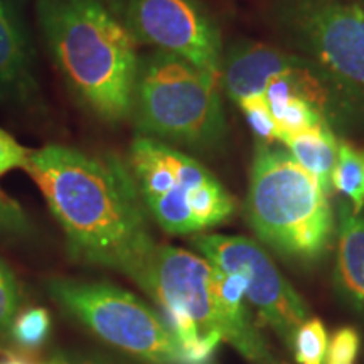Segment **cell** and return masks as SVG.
<instances>
[{
	"mask_svg": "<svg viewBox=\"0 0 364 364\" xmlns=\"http://www.w3.org/2000/svg\"><path fill=\"white\" fill-rule=\"evenodd\" d=\"M24 171L43 193L76 260L139 282L157 243L129 164L53 144L31 152Z\"/></svg>",
	"mask_w": 364,
	"mask_h": 364,
	"instance_id": "cell-1",
	"label": "cell"
},
{
	"mask_svg": "<svg viewBox=\"0 0 364 364\" xmlns=\"http://www.w3.org/2000/svg\"><path fill=\"white\" fill-rule=\"evenodd\" d=\"M136 285L162 309L188 364H215L223 341L252 364H285L250 318L240 277L204 257L157 245Z\"/></svg>",
	"mask_w": 364,
	"mask_h": 364,
	"instance_id": "cell-2",
	"label": "cell"
},
{
	"mask_svg": "<svg viewBox=\"0 0 364 364\" xmlns=\"http://www.w3.org/2000/svg\"><path fill=\"white\" fill-rule=\"evenodd\" d=\"M38 19L80 102L108 124L130 118L140 58L113 0H38Z\"/></svg>",
	"mask_w": 364,
	"mask_h": 364,
	"instance_id": "cell-3",
	"label": "cell"
},
{
	"mask_svg": "<svg viewBox=\"0 0 364 364\" xmlns=\"http://www.w3.org/2000/svg\"><path fill=\"white\" fill-rule=\"evenodd\" d=\"M245 211L253 233L285 260L314 265L331 247L334 215L327 193L292 154L262 140Z\"/></svg>",
	"mask_w": 364,
	"mask_h": 364,
	"instance_id": "cell-4",
	"label": "cell"
},
{
	"mask_svg": "<svg viewBox=\"0 0 364 364\" xmlns=\"http://www.w3.org/2000/svg\"><path fill=\"white\" fill-rule=\"evenodd\" d=\"M218 80L176 54L140 58L132 108L140 136L198 152L220 149L228 127Z\"/></svg>",
	"mask_w": 364,
	"mask_h": 364,
	"instance_id": "cell-5",
	"label": "cell"
},
{
	"mask_svg": "<svg viewBox=\"0 0 364 364\" xmlns=\"http://www.w3.org/2000/svg\"><path fill=\"white\" fill-rule=\"evenodd\" d=\"M129 167L145 208L167 233H201L235 215V198L215 174L169 144L139 135Z\"/></svg>",
	"mask_w": 364,
	"mask_h": 364,
	"instance_id": "cell-6",
	"label": "cell"
},
{
	"mask_svg": "<svg viewBox=\"0 0 364 364\" xmlns=\"http://www.w3.org/2000/svg\"><path fill=\"white\" fill-rule=\"evenodd\" d=\"M48 290L97 338L149 364H188L166 318L134 294L105 282L51 279Z\"/></svg>",
	"mask_w": 364,
	"mask_h": 364,
	"instance_id": "cell-7",
	"label": "cell"
},
{
	"mask_svg": "<svg viewBox=\"0 0 364 364\" xmlns=\"http://www.w3.org/2000/svg\"><path fill=\"white\" fill-rule=\"evenodd\" d=\"M221 76L226 93L236 105L265 97L267 85L280 76L295 95L318 108L327 122L351 113V93L358 91L356 83L341 78L316 59L255 43L236 44L223 61Z\"/></svg>",
	"mask_w": 364,
	"mask_h": 364,
	"instance_id": "cell-8",
	"label": "cell"
},
{
	"mask_svg": "<svg viewBox=\"0 0 364 364\" xmlns=\"http://www.w3.org/2000/svg\"><path fill=\"white\" fill-rule=\"evenodd\" d=\"M193 245L216 268L240 277L247 302L292 351L295 334L309 318V307L265 250L243 236L228 235H198Z\"/></svg>",
	"mask_w": 364,
	"mask_h": 364,
	"instance_id": "cell-9",
	"label": "cell"
},
{
	"mask_svg": "<svg viewBox=\"0 0 364 364\" xmlns=\"http://www.w3.org/2000/svg\"><path fill=\"white\" fill-rule=\"evenodd\" d=\"M275 16L300 49L364 86V9L348 0H279Z\"/></svg>",
	"mask_w": 364,
	"mask_h": 364,
	"instance_id": "cell-10",
	"label": "cell"
},
{
	"mask_svg": "<svg viewBox=\"0 0 364 364\" xmlns=\"http://www.w3.org/2000/svg\"><path fill=\"white\" fill-rule=\"evenodd\" d=\"M135 43L176 54L220 78V31L198 0H113Z\"/></svg>",
	"mask_w": 364,
	"mask_h": 364,
	"instance_id": "cell-11",
	"label": "cell"
},
{
	"mask_svg": "<svg viewBox=\"0 0 364 364\" xmlns=\"http://www.w3.org/2000/svg\"><path fill=\"white\" fill-rule=\"evenodd\" d=\"M34 90L29 38L14 7L0 0V93L27 98Z\"/></svg>",
	"mask_w": 364,
	"mask_h": 364,
	"instance_id": "cell-12",
	"label": "cell"
},
{
	"mask_svg": "<svg viewBox=\"0 0 364 364\" xmlns=\"http://www.w3.org/2000/svg\"><path fill=\"white\" fill-rule=\"evenodd\" d=\"M336 282L351 302L364 306V216L341 204Z\"/></svg>",
	"mask_w": 364,
	"mask_h": 364,
	"instance_id": "cell-13",
	"label": "cell"
},
{
	"mask_svg": "<svg viewBox=\"0 0 364 364\" xmlns=\"http://www.w3.org/2000/svg\"><path fill=\"white\" fill-rule=\"evenodd\" d=\"M284 144L295 161L309 174L316 177L321 188L329 194L332 189V174H334L339 154V142L331 125L327 124L318 129L290 135Z\"/></svg>",
	"mask_w": 364,
	"mask_h": 364,
	"instance_id": "cell-14",
	"label": "cell"
},
{
	"mask_svg": "<svg viewBox=\"0 0 364 364\" xmlns=\"http://www.w3.org/2000/svg\"><path fill=\"white\" fill-rule=\"evenodd\" d=\"M265 98L272 115L282 132V144L290 135L302 134L318 127L327 125V118L318 108L294 93L284 78L277 76L265 88Z\"/></svg>",
	"mask_w": 364,
	"mask_h": 364,
	"instance_id": "cell-15",
	"label": "cell"
},
{
	"mask_svg": "<svg viewBox=\"0 0 364 364\" xmlns=\"http://www.w3.org/2000/svg\"><path fill=\"white\" fill-rule=\"evenodd\" d=\"M332 188L351 203L353 213L361 215L364 208V152L341 142L338 162L332 174Z\"/></svg>",
	"mask_w": 364,
	"mask_h": 364,
	"instance_id": "cell-16",
	"label": "cell"
},
{
	"mask_svg": "<svg viewBox=\"0 0 364 364\" xmlns=\"http://www.w3.org/2000/svg\"><path fill=\"white\" fill-rule=\"evenodd\" d=\"M51 327V316L44 307H27L14 317L9 338L24 351H36L49 339Z\"/></svg>",
	"mask_w": 364,
	"mask_h": 364,
	"instance_id": "cell-17",
	"label": "cell"
},
{
	"mask_svg": "<svg viewBox=\"0 0 364 364\" xmlns=\"http://www.w3.org/2000/svg\"><path fill=\"white\" fill-rule=\"evenodd\" d=\"M329 348V338L318 318H307L299 327L294 339V356L300 364H324Z\"/></svg>",
	"mask_w": 364,
	"mask_h": 364,
	"instance_id": "cell-18",
	"label": "cell"
},
{
	"mask_svg": "<svg viewBox=\"0 0 364 364\" xmlns=\"http://www.w3.org/2000/svg\"><path fill=\"white\" fill-rule=\"evenodd\" d=\"M22 292L16 273L0 258V341L9 338L14 317L21 311Z\"/></svg>",
	"mask_w": 364,
	"mask_h": 364,
	"instance_id": "cell-19",
	"label": "cell"
},
{
	"mask_svg": "<svg viewBox=\"0 0 364 364\" xmlns=\"http://www.w3.org/2000/svg\"><path fill=\"white\" fill-rule=\"evenodd\" d=\"M238 107L241 108V112L245 113L250 127H252V130L258 135V139H260L262 142L282 144V132L279 129V125H277L275 118L272 115V110L270 107H268L265 97L245 100V102H241L238 105Z\"/></svg>",
	"mask_w": 364,
	"mask_h": 364,
	"instance_id": "cell-20",
	"label": "cell"
},
{
	"mask_svg": "<svg viewBox=\"0 0 364 364\" xmlns=\"http://www.w3.org/2000/svg\"><path fill=\"white\" fill-rule=\"evenodd\" d=\"M31 233V221L16 201L0 193V236H26Z\"/></svg>",
	"mask_w": 364,
	"mask_h": 364,
	"instance_id": "cell-21",
	"label": "cell"
},
{
	"mask_svg": "<svg viewBox=\"0 0 364 364\" xmlns=\"http://www.w3.org/2000/svg\"><path fill=\"white\" fill-rule=\"evenodd\" d=\"M359 351V334L351 327H344L332 336L327 348L326 364H354Z\"/></svg>",
	"mask_w": 364,
	"mask_h": 364,
	"instance_id": "cell-22",
	"label": "cell"
},
{
	"mask_svg": "<svg viewBox=\"0 0 364 364\" xmlns=\"http://www.w3.org/2000/svg\"><path fill=\"white\" fill-rule=\"evenodd\" d=\"M29 154L11 134L0 129V177L9 171L24 169Z\"/></svg>",
	"mask_w": 364,
	"mask_h": 364,
	"instance_id": "cell-23",
	"label": "cell"
},
{
	"mask_svg": "<svg viewBox=\"0 0 364 364\" xmlns=\"http://www.w3.org/2000/svg\"><path fill=\"white\" fill-rule=\"evenodd\" d=\"M53 364H124L98 353L61 351L51 359Z\"/></svg>",
	"mask_w": 364,
	"mask_h": 364,
	"instance_id": "cell-24",
	"label": "cell"
},
{
	"mask_svg": "<svg viewBox=\"0 0 364 364\" xmlns=\"http://www.w3.org/2000/svg\"><path fill=\"white\" fill-rule=\"evenodd\" d=\"M0 364H29V363L19 356H9L6 359H0Z\"/></svg>",
	"mask_w": 364,
	"mask_h": 364,
	"instance_id": "cell-25",
	"label": "cell"
},
{
	"mask_svg": "<svg viewBox=\"0 0 364 364\" xmlns=\"http://www.w3.org/2000/svg\"><path fill=\"white\" fill-rule=\"evenodd\" d=\"M49 364H53V363H49Z\"/></svg>",
	"mask_w": 364,
	"mask_h": 364,
	"instance_id": "cell-26",
	"label": "cell"
}]
</instances>
